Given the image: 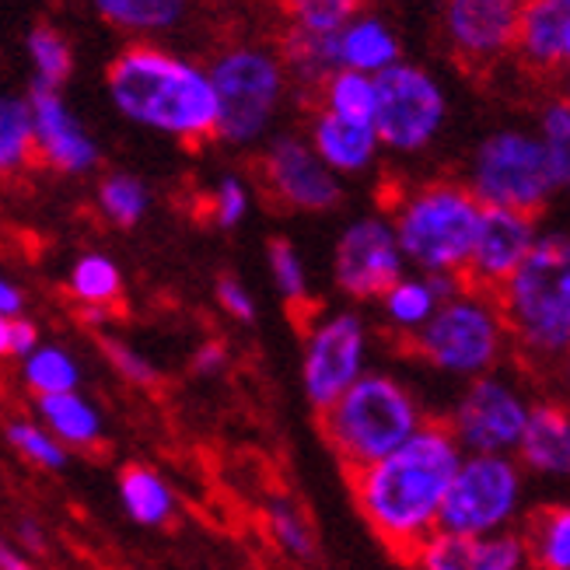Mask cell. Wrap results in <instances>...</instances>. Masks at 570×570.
Segmentation results:
<instances>
[{
	"mask_svg": "<svg viewBox=\"0 0 570 570\" xmlns=\"http://www.w3.org/2000/svg\"><path fill=\"white\" fill-rule=\"evenodd\" d=\"M535 238L539 232H535L532 214L483 207L476 235H473V249H469V259L462 269V284L469 291L498 294L501 284L525 263Z\"/></svg>",
	"mask_w": 570,
	"mask_h": 570,
	"instance_id": "14",
	"label": "cell"
},
{
	"mask_svg": "<svg viewBox=\"0 0 570 570\" xmlns=\"http://www.w3.org/2000/svg\"><path fill=\"white\" fill-rule=\"evenodd\" d=\"M39 420L63 449H95L102 441V413L81 392H57L39 395Z\"/></svg>",
	"mask_w": 570,
	"mask_h": 570,
	"instance_id": "24",
	"label": "cell"
},
{
	"mask_svg": "<svg viewBox=\"0 0 570 570\" xmlns=\"http://www.w3.org/2000/svg\"><path fill=\"white\" fill-rule=\"evenodd\" d=\"M8 441L32 465H42V469H63L67 465V449H63V444L53 434H49L42 424H32V420H11V424H8Z\"/></svg>",
	"mask_w": 570,
	"mask_h": 570,
	"instance_id": "39",
	"label": "cell"
},
{
	"mask_svg": "<svg viewBox=\"0 0 570 570\" xmlns=\"http://www.w3.org/2000/svg\"><path fill=\"white\" fill-rule=\"evenodd\" d=\"M106 91L116 112L155 134L200 144L214 137L217 102L204 67L161 46H130L109 63Z\"/></svg>",
	"mask_w": 570,
	"mask_h": 570,
	"instance_id": "2",
	"label": "cell"
},
{
	"mask_svg": "<svg viewBox=\"0 0 570 570\" xmlns=\"http://www.w3.org/2000/svg\"><path fill=\"white\" fill-rule=\"evenodd\" d=\"M269 259V277H274L277 294L287 305H308V281H305V263L287 238H274L266 249Z\"/></svg>",
	"mask_w": 570,
	"mask_h": 570,
	"instance_id": "37",
	"label": "cell"
},
{
	"mask_svg": "<svg viewBox=\"0 0 570 570\" xmlns=\"http://www.w3.org/2000/svg\"><path fill=\"white\" fill-rule=\"evenodd\" d=\"M24 102L32 116V155L63 176H88L98 165V144L70 112L63 91L32 85Z\"/></svg>",
	"mask_w": 570,
	"mask_h": 570,
	"instance_id": "17",
	"label": "cell"
},
{
	"mask_svg": "<svg viewBox=\"0 0 570 570\" xmlns=\"http://www.w3.org/2000/svg\"><path fill=\"white\" fill-rule=\"evenodd\" d=\"M98 18L109 21L119 32H165L179 24L189 0H91Z\"/></svg>",
	"mask_w": 570,
	"mask_h": 570,
	"instance_id": "26",
	"label": "cell"
},
{
	"mask_svg": "<svg viewBox=\"0 0 570 570\" xmlns=\"http://www.w3.org/2000/svg\"><path fill=\"white\" fill-rule=\"evenodd\" d=\"M539 140H542V147H547L553 176L563 189L570 179V106H567V98H553V102L542 109Z\"/></svg>",
	"mask_w": 570,
	"mask_h": 570,
	"instance_id": "38",
	"label": "cell"
},
{
	"mask_svg": "<svg viewBox=\"0 0 570 570\" xmlns=\"http://www.w3.org/2000/svg\"><path fill=\"white\" fill-rule=\"evenodd\" d=\"M410 563L416 570H522L525 547L514 532L455 535L438 529L413 550Z\"/></svg>",
	"mask_w": 570,
	"mask_h": 570,
	"instance_id": "18",
	"label": "cell"
},
{
	"mask_svg": "<svg viewBox=\"0 0 570 570\" xmlns=\"http://www.w3.org/2000/svg\"><path fill=\"white\" fill-rule=\"evenodd\" d=\"M525 0H444V36L469 67H490L514 53Z\"/></svg>",
	"mask_w": 570,
	"mask_h": 570,
	"instance_id": "16",
	"label": "cell"
},
{
	"mask_svg": "<svg viewBox=\"0 0 570 570\" xmlns=\"http://www.w3.org/2000/svg\"><path fill=\"white\" fill-rule=\"evenodd\" d=\"M281 67L284 78L297 81L302 88H322L333 70H340V49L336 32H315V29H291L281 42Z\"/></svg>",
	"mask_w": 570,
	"mask_h": 570,
	"instance_id": "23",
	"label": "cell"
},
{
	"mask_svg": "<svg viewBox=\"0 0 570 570\" xmlns=\"http://www.w3.org/2000/svg\"><path fill=\"white\" fill-rule=\"evenodd\" d=\"M102 351H106V357L112 361V367L119 371L122 379H130V382H137V385H155V382H158L155 364L147 361L140 351H134L130 343L112 340V336H102Z\"/></svg>",
	"mask_w": 570,
	"mask_h": 570,
	"instance_id": "41",
	"label": "cell"
},
{
	"mask_svg": "<svg viewBox=\"0 0 570 570\" xmlns=\"http://www.w3.org/2000/svg\"><path fill=\"white\" fill-rule=\"evenodd\" d=\"M39 346V330L29 318H11V333H8V354L14 357H29Z\"/></svg>",
	"mask_w": 570,
	"mask_h": 570,
	"instance_id": "43",
	"label": "cell"
},
{
	"mask_svg": "<svg viewBox=\"0 0 570 570\" xmlns=\"http://www.w3.org/2000/svg\"><path fill=\"white\" fill-rule=\"evenodd\" d=\"M225 364H228V351L220 343L200 346V351H196V357H193V367L200 371V375H220V371H225Z\"/></svg>",
	"mask_w": 570,
	"mask_h": 570,
	"instance_id": "44",
	"label": "cell"
},
{
	"mask_svg": "<svg viewBox=\"0 0 570 570\" xmlns=\"http://www.w3.org/2000/svg\"><path fill=\"white\" fill-rule=\"evenodd\" d=\"M364 375V322L354 312L322 318L305 340L302 379L308 403L322 413Z\"/></svg>",
	"mask_w": 570,
	"mask_h": 570,
	"instance_id": "12",
	"label": "cell"
},
{
	"mask_svg": "<svg viewBox=\"0 0 570 570\" xmlns=\"http://www.w3.org/2000/svg\"><path fill=\"white\" fill-rule=\"evenodd\" d=\"M336 49H340V67L367 73V78L400 63V39L392 36L385 21L367 14H357L343 29H336Z\"/></svg>",
	"mask_w": 570,
	"mask_h": 570,
	"instance_id": "22",
	"label": "cell"
},
{
	"mask_svg": "<svg viewBox=\"0 0 570 570\" xmlns=\"http://www.w3.org/2000/svg\"><path fill=\"white\" fill-rule=\"evenodd\" d=\"M8 333H11V318L0 315V357L8 354Z\"/></svg>",
	"mask_w": 570,
	"mask_h": 570,
	"instance_id": "48",
	"label": "cell"
},
{
	"mask_svg": "<svg viewBox=\"0 0 570 570\" xmlns=\"http://www.w3.org/2000/svg\"><path fill=\"white\" fill-rule=\"evenodd\" d=\"M504 336L508 330L493 294L465 287L462 294L441 302L416 330V351L438 371L480 379L501 361Z\"/></svg>",
	"mask_w": 570,
	"mask_h": 570,
	"instance_id": "7",
	"label": "cell"
},
{
	"mask_svg": "<svg viewBox=\"0 0 570 570\" xmlns=\"http://www.w3.org/2000/svg\"><path fill=\"white\" fill-rule=\"evenodd\" d=\"M465 189L476 196L480 207H504L535 217L553 200L560 183L535 134L498 130L476 147Z\"/></svg>",
	"mask_w": 570,
	"mask_h": 570,
	"instance_id": "8",
	"label": "cell"
},
{
	"mask_svg": "<svg viewBox=\"0 0 570 570\" xmlns=\"http://www.w3.org/2000/svg\"><path fill=\"white\" fill-rule=\"evenodd\" d=\"M441 305L438 291L431 287V277H400L385 294H382V308L389 315L392 326L400 330H420L424 322L434 315V308Z\"/></svg>",
	"mask_w": 570,
	"mask_h": 570,
	"instance_id": "31",
	"label": "cell"
},
{
	"mask_svg": "<svg viewBox=\"0 0 570 570\" xmlns=\"http://www.w3.org/2000/svg\"><path fill=\"white\" fill-rule=\"evenodd\" d=\"M207 78L217 102L214 137L235 147L259 140L274 122L287 88L277 53L263 46H232L214 60Z\"/></svg>",
	"mask_w": 570,
	"mask_h": 570,
	"instance_id": "6",
	"label": "cell"
},
{
	"mask_svg": "<svg viewBox=\"0 0 570 570\" xmlns=\"http://www.w3.org/2000/svg\"><path fill=\"white\" fill-rule=\"evenodd\" d=\"M379 137L371 122L340 119L322 109L312 122V151L333 176H361L379 158Z\"/></svg>",
	"mask_w": 570,
	"mask_h": 570,
	"instance_id": "20",
	"label": "cell"
},
{
	"mask_svg": "<svg viewBox=\"0 0 570 570\" xmlns=\"http://www.w3.org/2000/svg\"><path fill=\"white\" fill-rule=\"evenodd\" d=\"M98 207H102L106 220H112L116 228H134L144 220L147 207H151V193L137 176L127 171H112L98 186Z\"/></svg>",
	"mask_w": 570,
	"mask_h": 570,
	"instance_id": "34",
	"label": "cell"
},
{
	"mask_svg": "<svg viewBox=\"0 0 570 570\" xmlns=\"http://www.w3.org/2000/svg\"><path fill=\"white\" fill-rule=\"evenodd\" d=\"M32 155V116L18 95H0V176L29 165Z\"/></svg>",
	"mask_w": 570,
	"mask_h": 570,
	"instance_id": "33",
	"label": "cell"
},
{
	"mask_svg": "<svg viewBox=\"0 0 570 570\" xmlns=\"http://www.w3.org/2000/svg\"><path fill=\"white\" fill-rule=\"evenodd\" d=\"M403 269H406V259L400 253V245H395L392 225L382 217L354 220L336 242L333 281L346 297H354V302L382 297L403 277Z\"/></svg>",
	"mask_w": 570,
	"mask_h": 570,
	"instance_id": "13",
	"label": "cell"
},
{
	"mask_svg": "<svg viewBox=\"0 0 570 570\" xmlns=\"http://www.w3.org/2000/svg\"><path fill=\"white\" fill-rule=\"evenodd\" d=\"M266 525L274 532L277 547L297 560H312L315 557V539H312V529L305 522V514L297 511V504L287 498V493H274V498L266 501Z\"/></svg>",
	"mask_w": 570,
	"mask_h": 570,
	"instance_id": "35",
	"label": "cell"
},
{
	"mask_svg": "<svg viewBox=\"0 0 570 570\" xmlns=\"http://www.w3.org/2000/svg\"><path fill=\"white\" fill-rule=\"evenodd\" d=\"M18 535H21L24 547H32V550H42V547H46V542H42V532H39V525H36V522H29V518H24V522L18 525Z\"/></svg>",
	"mask_w": 570,
	"mask_h": 570,
	"instance_id": "47",
	"label": "cell"
},
{
	"mask_svg": "<svg viewBox=\"0 0 570 570\" xmlns=\"http://www.w3.org/2000/svg\"><path fill=\"white\" fill-rule=\"evenodd\" d=\"M459 462L462 449L449 424L424 420L392 455L351 476L361 514L392 553L410 560L420 542L438 532L444 490Z\"/></svg>",
	"mask_w": 570,
	"mask_h": 570,
	"instance_id": "1",
	"label": "cell"
},
{
	"mask_svg": "<svg viewBox=\"0 0 570 570\" xmlns=\"http://www.w3.org/2000/svg\"><path fill=\"white\" fill-rule=\"evenodd\" d=\"M514 53L535 73H560L570 60V0H525Z\"/></svg>",
	"mask_w": 570,
	"mask_h": 570,
	"instance_id": "19",
	"label": "cell"
},
{
	"mask_svg": "<svg viewBox=\"0 0 570 570\" xmlns=\"http://www.w3.org/2000/svg\"><path fill=\"white\" fill-rule=\"evenodd\" d=\"M24 312V294L18 284H11L8 277H0V315L4 318H21Z\"/></svg>",
	"mask_w": 570,
	"mask_h": 570,
	"instance_id": "45",
	"label": "cell"
},
{
	"mask_svg": "<svg viewBox=\"0 0 570 570\" xmlns=\"http://www.w3.org/2000/svg\"><path fill=\"white\" fill-rule=\"evenodd\" d=\"M522 508V469L508 455H462L444 490L438 529L455 535L504 532Z\"/></svg>",
	"mask_w": 570,
	"mask_h": 570,
	"instance_id": "9",
	"label": "cell"
},
{
	"mask_svg": "<svg viewBox=\"0 0 570 570\" xmlns=\"http://www.w3.org/2000/svg\"><path fill=\"white\" fill-rule=\"evenodd\" d=\"M217 302L220 308H225L232 318L238 322H253L256 318V302H253V294L245 291V284L238 277H220L217 281Z\"/></svg>",
	"mask_w": 570,
	"mask_h": 570,
	"instance_id": "42",
	"label": "cell"
},
{
	"mask_svg": "<svg viewBox=\"0 0 570 570\" xmlns=\"http://www.w3.org/2000/svg\"><path fill=\"white\" fill-rule=\"evenodd\" d=\"M522 462L542 476H567L570 469V416L557 403L529 406L525 431L518 438Z\"/></svg>",
	"mask_w": 570,
	"mask_h": 570,
	"instance_id": "21",
	"label": "cell"
},
{
	"mask_svg": "<svg viewBox=\"0 0 570 570\" xmlns=\"http://www.w3.org/2000/svg\"><path fill=\"white\" fill-rule=\"evenodd\" d=\"M375 112H371V130L389 151L413 155L441 134L449 102H444L441 85L428 70L413 63H392L375 73Z\"/></svg>",
	"mask_w": 570,
	"mask_h": 570,
	"instance_id": "10",
	"label": "cell"
},
{
	"mask_svg": "<svg viewBox=\"0 0 570 570\" xmlns=\"http://www.w3.org/2000/svg\"><path fill=\"white\" fill-rule=\"evenodd\" d=\"M0 570H36L24 557H18L4 539H0Z\"/></svg>",
	"mask_w": 570,
	"mask_h": 570,
	"instance_id": "46",
	"label": "cell"
},
{
	"mask_svg": "<svg viewBox=\"0 0 570 570\" xmlns=\"http://www.w3.org/2000/svg\"><path fill=\"white\" fill-rule=\"evenodd\" d=\"M367 0H281L284 14L297 29L336 32L364 11Z\"/></svg>",
	"mask_w": 570,
	"mask_h": 570,
	"instance_id": "36",
	"label": "cell"
},
{
	"mask_svg": "<svg viewBox=\"0 0 570 570\" xmlns=\"http://www.w3.org/2000/svg\"><path fill=\"white\" fill-rule=\"evenodd\" d=\"M529 403L511 382L480 375L469 382L455 413L449 416V431L459 441L462 455H511L525 431Z\"/></svg>",
	"mask_w": 570,
	"mask_h": 570,
	"instance_id": "11",
	"label": "cell"
},
{
	"mask_svg": "<svg viewBox=\"0 0 570 570\" xmlns=\"http://www.w3.org/2000/svg\"><path fill=\"white\" fill-rule=\"evenodd\" d=\"M67 287H70V297L78 305L109 312V305H116L119 294H122V274H119V266L109 256L88 253V256H81L78 263H73Z\"/></svg>",
	"mask_w": 570,
	"mask_h": 570,
	"instance_id": "28",
	"label": "cell"
},
{
	"mask_svg": "<svg viewBox=\"0 0 570 570\" xmlns=\"http://www.w3.org/2000/svg\"><path fill=\"white\" fill-rule=\"evenodd\" d=\"M24 49H29V60H32V73H36V88H53L60 91L73 70V49L70 42L49 29V24H36L24 39Z\"/></svg>",
	"mask_w": 570,
	"mask_h": 570,
	"instance_id": "32",
	"label": "cell"
},
{
	"mask_svg": "<svg viewBox=\"0 0 570 570\" xmlns=\"http://www.w3.org/2000/svg\"><path fill=\"white\" fill-rule=\"evenodd\" d=\"M322 91V109L340 116V119H354V122H371V112H375V81L367 73L357 70H333Z\"/></svg>",
	"mask_w": 570,
	"mask_h": 570,
	"instance_id": "30",
	"label": "cell"
},
{
	"mask_svg": "<svg viewBox=\"0 0 570 570\" xmlns=\"http://www.w3.org/2000/svg\"><path fill=\"white\" fill-rule=\"evenodd\" d=\"M21 375L36 395H57V392H78L81 367L63 346H36L29 357H21Z\"/></svg>",
	"mask_w": 570,
	"mask_h": 570,
	"instance_id": "29",
	"label": "cell"
},
{
	"mask_svg": "<svg viewBox=\"0 0 570 570\" xmlns=\"http://www.w3.org/2000/svg\"><path fill=\"white\" fill-rule=\"evenodd\" d=\"M504 330L522 351L560 361L570 343V245L563 235H539L532 253L493 294Z\"/></svg>",
	"mask_w": 570,
	"mask_h": 570,
	"instance_id": "3",
	"label": "cell"
},
{
	"mask_svg": "<svg viewBox=\"0 0 570 570\" xmlns=\"http://www.w3.org/2000/svg\"><path fill=\"white\" fill-rule=\"evenodd\" d=\"M522 547L525 560L539 563V570H570V511L563 504L535 511Z\"/></svg>",
	"mask_w": 570,
	"mask_h": 570,
	"instance_id": "27",
	"label": "cell"
},
{
	"mask_svg": "<svg viewBox=\"0 0 570 570\" xmlns=\"http://www.w3.org/2000/svg\"><path fill=\"white\" fill-rule=\"evenodd\" d=\"M263 183L291 210L322 214L343 200V186L333 171L318 161L312 144L294 134H281L263 151Z\"/></svg>",
	"mask_w": 570,
	"mask_h": 570,
	"instance_id": "15",
	"label": "cell"
},
{
	"mask_svg": "<svg viewBox=\"0 0 570 570\" xmlns=\"http://www.w3.org/2000/svg\"><path fill=\"white\" fill-rule=\"evenodd\" d=\"M210 214H214V225L217 228H238L245 214H249V189L238 176H225L217 183V189L210 193Z\"/></svg>",
	"mask_w": 570,
	"mask_h": 570,
	"instance_id": "40",
	"label": "cell"
},
{
	"mask_svg": "<svg viewBox=\"0 0 570 570\" xmlns=\"http://www.w3.org/2000/svg\"><path fill=\"white\" fill-rule=\"evenodd\" d=\"M119 501L137 525H165L176 511V493L147 465H127L119 473Z\"/></svg>",
	"mask_w": 570,
	"mask_h": 570,
	"instance_id": "25",
	"label": "cell"
},
{
	"mask_svg": "<svg viewBox=\"0 0 570 570\" xmlns=\"http://www.w3.org/2000/svg\"><path fill=\"white\" fill-rule=\"evenodd\" d=\"M318 420L330 449L354 476L410 441L424 424V413L403 382L382 371H367L330 410H322Z\"/></svg>",
	"mask_w": 570,
	"mask_h": 570,
	"instance_id": "4",
	"label": "cell"
},
{
	"mask_svg": "<svg viewBox=\"0 0 570 570\" xmlns=\"http://www.w3.org/2000/svg\"><path fill=\"white\" fill-rule=\"evenodd\" d=\"M476 196L459 183H431L410 193L395 210V245L406 263L424 274H459L465 269L473 235L480 225Z\"/></svg>",
	"mask_w": 570,
	"mask_h": 570,
	"instance_id": "5",
	"label": "cell"
}]
</instances>
